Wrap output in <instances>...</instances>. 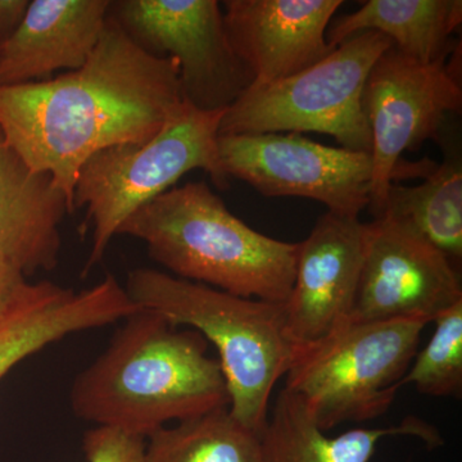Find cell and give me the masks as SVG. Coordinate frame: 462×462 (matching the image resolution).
Masks as SVG:
<instances>
[{
    "label": "cell",
    "mask_w": 462,
    "mask_h": 462,
    "mask_svg": "<svg viewBox=\"0 0 462 462\" xmlns=\"http://www.w3.org/2000/svg\"><path fill=\"white\" fill-rule=\"evenodd\" d=\"M141 310L111 273L80 291L48 281L26 282L0 311V380L51 343L116 324Z\"/></svg>",
    "instance_id": "obj_14"
},
{
    "label": "cell",
    "mask_w": 462,
    "mask_h": 462,
    "mask_svg": "<svg viewBox=\"0 0 462 462\" xmlns=\"http://www.w3.org/2000/svg\"><path fill=\"white\" fill-rule=\"evenodd\" d=\"M29 5V0H0V44L16 32Z\"/></svg>",
    "instance_id": "obj_23"
},
{
    "label": "cell",
    "mask_w": 462,
    "mask_h": 462,
    "mask_svg": "<svg viewBox=\"0 0 462 462\" xmlns=\"http://www.w3.org/2000/svg\"><path fill=\"white\" fill-rule=\"evenodd\" d=\"M389 437H412L430 449L443 446L442 434L430 422L407 416L398 425L352 430L328 437L287 389L279 392L261 431L263 462H370L379 443Z\"/></svg>",
    "instance_id": "obj_17"
},
{
    "label": "cell",
    "mask_w": 462,
    "mask_h": 462,
    "mask_svg": "<svg viewBox=\"0 0 462 462\" xmlns=\"http://www.w3.org/2000/svg\"><path fill=\"white\" fill-rule=\"evenodd\" d=\"M462 300L457 267L409 225L380 216L364 223V257L349 324L433 322Z\"/></svg>",
    "instance_id": "obj_11"
},
{
    "label": "cell",
    "mask_w": 462,
    "mask_h": 462,
    "mask_svg": "<svg viewBox=\"0 0 462 462\" xmlns=\"http://www.w3.org/2000/svg\"><path fill=\"white\" fill-rule=\"evenodd\" d=\"M364 257V223L327 212L300 242L296 276L282 303L287 338L300 348L346 327Z\"/></svg>",
    "instance_id": "obj_12"
},
{
    "label": "cell",
    "mask_w": 462,
    "mask_h": 462,
    "mask_svg": "<svg viewBox=\"0 0 462 462\" xmlns=\"http://www.w3.org/2000/svg\"><path fill=\"white\" fill-rule=\"evenodd\" d=\"M461 21V0H369L329 26L327 41L334 50L356 33L376 32L404 56L430 65L456 50L451 35Z\"/></svg>",
    "instance_id": "obj_18"
},
{
    "label": "cell",
    "mask_w": 462,
    "mask_h": 462,
    "mask_svg": "<svg viewBox=\"0 0 462 462\" xmlns=\"http://www.w3.org/2000/svg\"><path fill=\"white\" fill-rule=\"evenodd\" d=\"M182 100L178 62L143 50L109 12L83 67L0 85V135L32 171L50 173L75 212L85 162L103 149L151 141Z\"/></svg>",
    "instance_id": "obj_1"
},
{
    "label": "cell",
    "mask_w": 462,
    "mask_h": 462,
    "mask_svg": "<svg viewBox=\"0 0 462 462\" xmlns=\"http://www.w3.org/2000/svg\"><path fill=\"white\" fill-rule=\"evenodd\" d=\"M133 302L175 327H189L216 346L229 411L261 434L273 391L293 356L281 303L243 298L154 269H136L124 285Z\"/></svg>",
    "instance_id": "obj_4"
},
{
    "label": "cell",
    "mask_w": 462,
    "mask_h": 462,
    "mask_svg": "<svg viewBox=\"0 0 462 462\" xmlns=\"http://www.w3.org/2000/svg\"><path fill=\"white\" fill-rule=\"evenodd\" d=\"M376 32L352 35L316 65L261 89H248L226 108L220 135L320 133L342 148L372 154L363 91L374 63L392 47Z\"/></svg>",
    "instance_id": "obj_7"
},
{
    "label": "cell",
    "mask_w": 462,
    "mask_h": 462,
    "mask_svg": "<svg viewBox=\"0 0 462 462\" xmlns=\"http://www.w3.org/2000/svg\"><path fill=\"white\" fill-rule=\"evenodd\" d=\"M416 187L392 182L380 216L411 226L457 267L462 258V165L457 151L446 152ZM375 218V217H374Z\"/></svg>",
    "instance_id": "obj_19"
},
{
    "label": "cell",
    "mask_w": 462,
    "mask_h": 462,
    "mask_svg": "<svg viewBox=\"0 0 462 462\" xmlns=\"http://www.w3.org/2000/svg\"><path fill=\"white\" fill-rule=\"evenodd\" d=\"M227 178L264 197L318 200L331 214L358 217L370 203L372 154L328 147L300 133L218 135Z\"/></svg>",
    "instance_id": "obj_10"
},
{
    "label": "cell",
    "mask_w": 462,
    "mask_h": 462,
    "mask_svg": "<svg viewBox=\"0 0 462 462\" xmlns=\"http://www.w3.org/2000/svg\"><path fill=\"white\" fill-rule=\"evenodd\" d=\"M26 282L27 279L23 273L8 264L0 263V311L11 302L18 289Z\"/></svg>",
    "instance_id": "obj_24"
},
{
    "label": "cell",
    "mask_w": 462,
    "mask_h": 462,
    "mask_svg": "<svg viewBox=\"0 0 462 462\" xmlns=\"http://www.w3.org/2000/svg\"><path fill=\"white\" fill-rule=\"evenodd\" d=\"M462 108L457 57L424 65L392 45L374 63L363 91L372 134L370 211L378 217L404 152L442 139L449 116Z\"/></svg>",
    "instance_id": "obj_8"
},
{
    "label": "cell",
    "mask_w": 462,
    "mask_h": 462,
    "mask_svg": "<svg viewBox=\"0 0 462 462\" xmlns=\"http://www.w3.org/2000/svg\"><path fill=\"white\" fill-rule=\"evenodd\" d=\"M225 111H203L184 99L151 141L103 149L85 162L74 189V209L87 207L84 227H93L83 276L98 266L121 225L185 173L203 170L218 189L229 188L218 157Z\"/></svg>",
    "instance_id": "obj_5"
},
{
    "label": "cell",
    "mask_w": 462,
    "mask_h": 462,
    "mask_svg": "<svg viewBox=\"0 0 462 462\" xmlns=\"http://www.w3.org/2000/svg\"><path fill=\"white\" fill-rule=\"evenodd\" d=\"M145 462H263L260 434L224 407L152 434Z\"/></svg>",
    "instance_id": "obj_20"
},
{
    "label": "cell",
    "mask_w": 462,
    "mask_h": 462,
    "mask_svg": "<svg viewBox=\"0 0 462 462\" xmlns=\"http://www.w3.org/2000/svg\"><path fill=\"white\" fill-rule=\"evenodd\" d=\"M67 214L69 199L50 173L32 171L0 135V263L26 279L56 269Z\"/></svg>",
    "instance_id": "obj_16"
},
{
    "label": "cell",
    "mask_w": 462,
    "mask_h": 462,
    "mask_svg": "<svg viewBox=\"0 0 462 462\" xmlns=\"http://www.w3.org/2000/svg\"><path fill=\"white\" fill-rule=\"evenodd\" d=\"M111 14L143 50L178 62L182 96L194 107L229 108L254 83L216 0H121Z\"/></svg>",
    "instance_id": "obj_9"
},
{
    "label": "cell",
    "mask_w": 462,
    "mask_h": 462,
    "mask_svg": "<svg viewBox=\"0 0 462 462\" xmlns=\"http://www.w3.org/2000/svg\"><path fill=\"white\" fill-rule=\"evenodd\" d=\"M224 21L234 51L261 89L329 56L327 30L342 0H226Z\"/></svg>",
    "instance_id": "obj_13"
},
{
    "label": "cell",
    "mask_w": 462,
    "mask_h": 462,
    "mask_svg": "<svg viewBox=\"0 0 462 462\" xmlns=\"http://www.w3.org/2000/svg\"><path fill=\"white\" fill-rule=\"evenodd\" d=\"M120 234L142 240L170 275L234 296L282 305L293 287L300 243L252 229L205 181L161 194L134 212Z\"/></svg>",
    "instance_id": "obj_3"
},
{
    "label": "cell",
    "mask_w": 462,
    "mask_h": 462,
    "mask_svg": "<svg viewBox=\"0 0 462 462\" xmlns=\"http://www.w3.org/2000/svg\"><path fill=\"white\" fill-rule=\"evenodd\" d=\"M199 331L180 330L141 310L123 320L107 348L76 376L72 412L96 427L144 438L171 422L229 407L217 358Z\"/></svg>",
    "instance_id": "obj_2"
},
{
    "label": "cell",
    "mask_w": 462,
    "mask_h": 462,
    "mask_svg": "<svg viewBox=\"0 0 462 462\" xmlns=\"http://www.w3.org/2000/svg\"><path fill=\"white\" fill-rule=\"evenodd\" d=\"M108 0H33L16 32L0 44V85L48 80L83 67L106 29Z\"/></svg>",
    "instance_id": "obj_15"
},
{
    "label": "cell",
    "mask_w": 462,
    "mask_h": 462,
    "mask_svg": "<svg viewBox=\"0 0 462 462\" xmlns=\"http://www.w3.org/2000/svg\"><path fill=\"white\" fill-rule=\"evenodd\" d=\"M422 319L348 324L293 348L284 389L322 431L378 419L391 409L418 354Z\"/></svg>",
    "instance_id": "obj_6"
},
{
    "label": "cell",
    "mask_w": 462,
    "mask_h": 462,
    "mask_svg": "<svg viewBox=\"0 0 462 462\" xmlns=\"http://www.w3.org/2000/svg\"><path fill=\"white\" fill-rule=\"evenodd\" d=\"M87 462H145L144 438L114 428L96 427L83 438Z\"/></svg>",
    "instance_id": "obj_22"
},
{
    "label": "cell",
    "mask_w": 462,
    "mask_h": 462,
    "mask_svg": "<svg viewBox=\"0 0 462 462\" xmlns=\"http://www.w3.org/2000/svg\"><path fill=\"white\" fill-rule=\"evenodd\" d=\"M433 336L413 357L402 379L425 396L460 398L462 392V300L434 319Z\"/></svg>",
    "instance_id": "obj_21"
}]
</instances>
